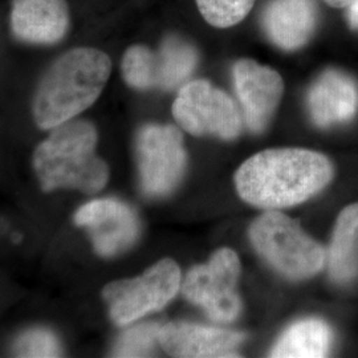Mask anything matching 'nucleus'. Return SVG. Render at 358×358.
Instances as JSON below:
<instances>
[{
    "mask_svg": "<svg viewBox=\"0 0 358 358\" xmlns=\"http://www.w3.org/2000/svg\"><path fill=\"white\" fill-rule=\"evenodd\" d=\"M332 162L307 149H271L248 158L235 174L242 199L259 208L300 205L333 178Z\"/></svg>",
    "mask_w": 358,
    "mask_h": 358,
    "instance_id": "f257e3e1",
    "label": "nucleus"
},
{
    "mask_svg": "<svg viewBox=\"0 0 358 358\" xmlns=\"http://www.w3.org/2000/svg\"><path fill=\"white\" fill-rule=\"evenodd\" d=\"M112 73V60L94 47L62 53L38 81L32 100L35 124L51 130L77 118L101 96Z\"/></svg>",
    "mask_w": 358,
    "mask_h": 358,
    "instance_id": "f03ea898",
    "label": "nucleus"
},
{
    "mask_svg": "<svg viewBox=\"0 0 358 358\" xmlns=\"http://www.w3.org/2000/svg\"><path fill=\"white\" fill-rule=\"evenodd\" d=\"M97 130L87 120L73 118L51 129L34 154V169L44 192L76 189L94 194L109 179V169L96 154Z\"/></svg>",
    "mask_w": 358,
    "mask_h": 358,
    "instance_id": "7ed1b4c3",
    "label": "nucleus"
},
{
    "mask_svg": "<svg viewBox=\"0 0 358 358\" xmlns=\"http://www.w3.org/2000/svg\"><path fill=\"white\" fill-rule=\"evenodd\" d=\"M250 239L257 254L289 279L312 278L327 262L322 245L291 217L278 211L271 210L255 219L250 227Z\"/></svg>",
    "mask_w": 358,
    "mask_h": 358,
    "instance_id": "20e7f679",
    "label": "nucleus"
},
{
    "mask_svg": "<svg viewBox=\"0 0 358 358\" xmlns=\"http://www.w3.org/2000/svg\"><path fill=\"white\" fill-rule=\"evenodd\" d=\"M198 51L178 35H167L153 50L143 44L129 47L122 56L121 72L130 88L171 90L192 76Z\"/></svg>",
    "mask_w": 358,
    "mask_h": 358,
    "instance_id": "39448f33",
    "label": "nucleus"
},
{
    "mask_svg": "<svg viewBox=\"0 0 358 358\" xmlns=\"http://www.w3.org/2000/svg\"><path fill=\"white\" fill-rule=\"evenodd\" d=\"M180 269L171 259H164L141 276L110 282L103 288V300L110 319L125 327L170 303L180 288Z\"/></svg>",
    "mask_w": 358,
    "mask_h": 358,
    "instance_id": "423d86ee",
    "label": "nucleus"
},
{
    "mask_svg": "<svg viewBox=\"0 0 358 358\" xmlns=\"http://www.w3.org/2000/svg\"><path fill=\"white\" fill-rule=\"evenodd\" d=\"M173 115L180 128L198 137L211 134L234 140L243 128V115L238 105L207 80H194L179 90Z\"/></svg>",
    "mask_w": 358,
    "mask_h": 358,
    "instance_id": "0eeeda50",
    "label": "nucleus"
},
{
    "mask_svg": "<svg viewBox=\"0 0 358 358\" xmlns=\"http://www.w3.org/2000/svg\"><path fill=\"white\" fill-rule=\"evenodd\" d=\"M241 275V262L230 248H222L211 256L210 262L195 266L186 275L182 292L194 304L203 308L210 319L230 322L242 309L236 294Z\"/></svg>",
    "mask_w": 358,
    "mask_h": 358,
    "instance_id": "6e6552de",
    "label": "nucleus"
},
{
    "mask_svg": "<svg viewBox=\"0 0 358 358\" xmlns=\"http://www.w3.org/2000/svg\"><path fill=\"white\" fill-rule=\"evenodd\" d=\"M136 152L142 192L149 196H165L178 186L186 167V150L178 129L148 124L136 138Z\"/></svg>",
    "mask_w": 358,
    "mask_h": 358,
    "instance_id": "1a4fd4ad",
    "label": "nucleus"
},
{
    "mask_svg": "<svg viewBox=\"0 0 358 358\" xmlns=\"http://www.w3.org/2000/svg\"><path fill=\"white\" fill-rule=\"evenodd\" d=\"M75 223L90 232L94 251L103 257L121 255L140 236V219L130 206L117 199H96L80 207Z\"/></svg>",
    "mask_w": 358,
    "mask_h": 358,
    "instance_id": "9d476101",
    "label": "nucleus"
},
{
    "mask_svg": "<svg viewBox=\"0 0 358 358\" xmlns=\"http://www.w3.org/2000/svg\"><path fill=\"white\" fill-rule=\"evenodd\" d=\"M232 78L247 128L252 133H262L282 101V76L255 60L242 59L232 66Z\"/></svg>",
    "mask_w": 358,
    "mask_h": 358,
    "instance_id": "9b49d317",
    "label": "nucleus"
},
{
    "mask_svg": "<svg viewBox=\"0 0 358 358\" xmlns=\"http://www.w3.org/2000/svg\"><path fill=\"white\" fill-rule=\"evenodd\" d=\"M8 26L22 44L53 47L69 35L71 6L68 0H11Z\"/></svg>",
    "mask_w": 358,
    "mask_h": 358,
    "instance_id": "f8f14e48",
    "label": "nucleus"
},
{
    "mask_svg": "<svg viewBox=\"0 0 358 358\" xmlns=\"http://www.w3.org/2000/svg\"><path fill=\"white\" fill-rule=\"evenodd\" d=\"M307 105L313 124L319 128L346 124L357 115V81L340 69H327L308 90Z\"/></svg>",
    "mask_w": 358,
    "mask_h": 358,
    "instance_id": "ddd939ff",
    "label": "nucleus"
},
{
    "mask_svg": "<svg viewBox=\"0 0 358 358\" xmlns=\"http://www.w3.org/2000/svg\"><path fill=\"white\" fill-rule=\"evenodd\" d=\"M243 333L195 325L169 322L161 327L159 345L170 356L189 358L235 357L243 343Z\"/></svg>",
    "mask_w": 358,
    "mask_h": 358,
    "instance_id": "4468645a",
    "label": "nucleus"
},
{
    "mask_svg": "<svg viewBox=\"0 0 358 358\" xmlns=\"http://www.w3.org/2000/svg\"><path fill=\"white\" fill-rule=\"evenodd\" d=\"M315 0H271L263 11L262 26L269 41L282 51L307 45L319 27Z\"/></svg>",
    "mask_w": 358,
    "mask_h": 358,
    "instance_id": "2eb2a0df",
    "label": "nucleus"
},
{
    "mask_svg": "<svg viewBox=\"0 0 358 358\" xmlns=\"http://www.w3.org/2000/svg\"><path fill=\"white\" fill-rule=\"evenodd\" d=\"M327 260L334 282L346 284L357 278L358 203L348 206L337 217Z\"/></svg>",
    "mask_w": 358,
    "mask_h": 358,
    "instance_id": "dca6fc26",
    "label": "nucleus"
},
{
    "mask_svg": "<svg viewBox=\"0 0 358 358\" xmlns=\"http://www.w3.org/2000/svg\"><path fill=\"white\" fill-rule=\"evenodd\" d=\"M332 340V329L325 321H297L280 336L271 352V357H325L331 350Z\"/></svg>",
    "mask_w": 358,
    "mask_h": 358,
    "instance_id": "f3484780",
    "label": "nucleus"
},
{
    "mask_svg": "<svg viewBox=\"0 0 358 358\" xmlns=\"http://www.w3.org/2000/svg\"><path fill=\"white\" fill-rule=\"evenodd\" d=\"M199 13L210 26L231 28L242 23L256 0H195Z\"/></svg>",
    "mask_w": 358,
    "mask_h": 358,
    "instance_id": "a211bd4d",
    "label": "nucleus"
},
{
    "mask_svg": "<svg viewBox=\"0 0 358 358\" xmlns=\"http://www.w3.org/2000/svg\"><path fill=\"white\" fill-rule=\"evenodd\" d=\"M158 324H142L120 336L113 349L115 357H148L159 344Z\"/></svg>",
    "mask_w": 358,
    "mask_h": 358,
    "instance_id": "6ab92c4d",
    "label": "nucleus"
},
{
    "mask_svg": "<svg viewBox=\"0 0 358 358\" xmlns=\"http://www.w3.org/2000/svg\"><path fill=\"white\" fill-rule=\"evenodd\" d=\"M19 357H60L63 348L55 333L45 328H34L22 333L13 344Z\"/></svg>",
    "mask_w": 358,
    "mask_h": 358,
    "instance_id": "aec40b11",
    "label": "nucleus"
},
{
    "mask_svg": "<svg viewBox=\"0 0 358 358\" xmlns=\"http://www.w3.org/2000/svg\"><path fill=\"white\" fill-rule=\"evenodd\" d=\"M348 19L352 28L358 29V0H353L348 7Z\"/></svg>",
    "mask_w": 358,
    "mask_h": 358,
    "instance_id": "412c9836",
    "label": "nucleus"
},
{
    "mask_svg": "<svg viewBox=\"0 0 358 358\" xmlns=\"http://www.w3.org/2000/svg\"><path fill=\"white\" fill-rule=\"evenodd\" d=\"M327 6L332 7V8H337V10H343V8H348L349 4L353 0H322Z\"/></svg>",
    "mask_w": 358,
    "mask_h": 358,
    "instance_id": "4be33fe9",
    "label": "nucleus"
}]
</instances>
